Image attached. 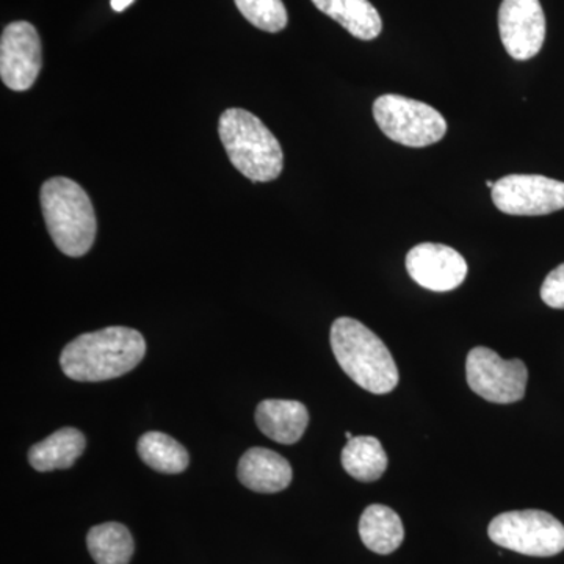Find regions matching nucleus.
<instances>
[{
	"mask_svg": "<svg viewBox=\"0 0 564 564\" xmlns=\"http://www.w3.org/2000/svg\"><path fill=\"white\" fill-rule=\"evenodd\" d=\"M359 534L364 545L378 555H389L403 543L402 519L386 505H370L359 521Z\"/></svg>",
	"mask_w": 564,
	"mask_h": 564,
	"instance_id": "nucleus-15",
	"label": "nucleus"
},
{
	"mask_svg": "<svg viewBox=\"0 0 564 564\" xmlns=\"http://www.w3.org/2000/svg\"><path fill=\"white\" fill-rule=\"evenodd\" d=\"M332 348L345 373L366 391L383 395L399 384V369L383 340L361 322L340 317L332 326Z\"/></svg>",
	"mask_w": 564,
	"mask_h": 564,
	"instance_id": "nucleus-2",
	"label": "nucleus"
},
{
	"mask_svg": "<svg viewBox=\"0 0 564 564\" xmlns=\"http://www.w3.org/2000/svg\"><path fill=\"white\" fill-rule=\"evenodd\" d=\"M373 117L381 132L403 147H432L447 133V121L440 111L400 95L380 96L373 104Z\"/></svg>",
	"mask_w": 564,
	"mask_h": 564,
	"instance_id": "nucleus-5",
	"label": "nucleus"
},
{
	"mask_svg": "<svg viewBox=\"0 0 564 564\" xmlns=\"http://www.w3.org/2000/svg\"><path fill=\"white\" fill-rule=\"evenodd\" d=\"M245 20L263 32L278 33L288 28V10L282 0H234Z\"/></svg>",
	"mask_w": 564,
	"mask_h": 564,
	"instance_id": "nucleus-20",
	"label": "nucleus"
},
{
	"mask_svg": "<svg viewBox=\"0 0 564 564\" xmlns=\"http://www.w3.org/2000/svg\"><path fill=\"white\" fill-rule=\"evenodd\" d=\"M40 202L55 247L69 258L87 254L98 232L88 193L69 177H52L41 187Z\"/></svg>",
	"mask_w": 564,
	"mask_h": 564,
	"instance_id": "nucleus-3",
	"label": "nucleus"
},
{
	"mask_svg": "<svg viewBox=\"0 0 564 564\" xmlns=\"http://www.w3.org/2000/svg\"><path fill=\"white\" fill-rule=\"evenodd\" d=\"M494 184H496V182H492V181H486V185H488L489 188H492L494 187Z\"/></svg>",
	"mask_w": 564,
	"mask_h": 564,
	"instance_id": "nucleus-23",
	"label": "nucleus"
},
{
	"mask_svg": "<svg viewBox=\"0 0 564 564\" xmlns=\"http://www.w3.org/2000/svg\"><path fill=\"white\" fill-rule=\"evenodd\" d=\"M133 2H135V0H111L110 6L115 11H124L129 6H132Z\"/></svg>",
	"mask_w": 564,
	"mask_h": 564,
	"instance_id": "nucleus-22",
	"label": "nucleus"
},
{
	"mask_svg": "<svg viewBox=\"0 0 564 564\" xmlns=\"http://www.w3.org/2000/svg\"><path fill=\"white\" fill-rule=\"evenodd\" d=\"M466 378L481 399L508 404L524 399L529 370L521 359L505 361L491 348L475 347L467 355Z\"/></svg>",
	"mask_w": 564,
	"mask_h": 564,
	"instance_id": "nucleus-7",
	"label": "nucleus"
},
{
	"mask_svg": "<svg viewBox=\"0 0 564 564\" xmlns=\"http://www.w3.org/2000/svg\"><path fill=\"white\" fill-rule=\"evenodd\" d=\"M256 423L274 443L291 445L302 440L310 413L296 400H263L256 410Z\"/></svg>",
	"mask_w": 564,
	"mask_h": 564,
	"instance_id": "nucleus-13",
	"label": "nucleus"
},
{
	"mask_svg": "<svg viewBox=\"0 0 564 564\" xmlns=\"http://www.w3.org/2000/svg\"><path fill=\"white\" fill-rule=\"evenodd\" d=\"M43 66L39 31L25 21L7 25L0 39V77L13 91L31 90Z\"/></svg>",
	"mask_w": 564,
	"mask_h": 564,
	"instance_id": "nucleus-9",
	"label": "nucleus"
},
{
	"mask_svg": "<svg viewBox=\"0 0 564 564\" xmlns=\"http://www.w3.org/2000/svg\"><path fill=\"white\" fill-rule=\"evenodd\" d=\"M137 451L141 462L161 474H181L187 469L188 454L184 445L169 434L150 432L140 437Z\"/></svg>",
	"mask_w": 564,
	"mask_h": 564,
	"instance_id": "nucleus-19",
	"label": "nucleus"
},
{
	"mask_svg": "<svg viewBox=\"0 0 564 564\" xmlns=\"http://www.w3.org/2000/svg\"><path fill=\"white\" fill-rule=\"evenodd\" d=\"M541 299L554 310H564V263L545 276L541 285Z\"/></svg>",
	"mask_w": 564,
	"mask_h": 564,
	"instance_id": "nucleus-21",
	"label": "nucleus"
},
{
	"mask_svg": "<svg viewBox=\"0 0 564 564\" xmlns=\"http://www.w3.org/2000/svg\"><path fill=\"white\" fill-rule=\"evenodd\" d=\"M494 544L529 556H554L564 551V525L540 510L508 511L488 527Z\"/></svg>",
	"mask_w": 564,
	"mask_h": 564,
	"instance_id": "nucleus-6",
	"label": "nucleus"
},
{
	"mask_svg": "<svg viewBox=\"0 0 564 564\" xmlns=\"http://www.w3.org/2000/svg\"><path fill=\"white\" fill-rule=\"evenodd\" d=\"M313 3L355 39L375 40L383 31L380 13L369 0H313Z\"/></svg>",
	"mask_w": 564,
	"mask_h": 564,
	"instance_id": "nucleus-14",
	"label": "nucleus"
},
{
	"mask_svg": "<svg viewBox=\"0 0 564 564\" xmlns=\"http://www.w3.org/2000/svg\"><path fill=\"white\" fill-rule=\"evenodd\" d=\"M499 31L505 51L525 62L540 54L545 40V17L540 0H503Z\"/></svg>",
	"mask_w": 564,
	"mask_h": 564,
	"instance_id": "nucleus-10",
	"label": "nucleus"
},
{
	"mask_svg": "<svg viewBox=\"0 0 564 564\" xmlns=\"http://www.w3.org/2000/svg\"><path fill=\"white\" fill-rule=\"evenodd\" d=\"M240 484L254 492L274 494L291 485L293 473L288 459L270 448L252 447L239 462Z\"/></svg>",
	"mask_w": 564,
	"mask_h": 564,
	"instance_id": "nucleus-12",
	"label": "nucleus"
},
{
	"mask_svg": "<svg viewBox=\"0 0 564 564\" xmlns=\"http://www.w3.org/2000/svg\"><path fill=\"white\" fill-rule=\"evenodd\" d=\"M343 466L355 480L372 484L388 469V455L377 437L356 436L344 447Z\"/></svg>",
	"mask_w": 564,
	"mask_h": 564,
	"instance_id": "nucleus-17",
	"label": "nucleus"
},
{
	"mask_svg": "<svg viewBox=\"0 0 564 564\" xmlns=\"http://www.w3.org/2000/svg\"><path fill=\"white\" fill-rule=\"evenodd\" d=\"M345 436H347L348 441H350V440H352V437H355V436H352V434L350 432L345 433Z\"/></svg>",
	"mask_w": 564,
	"mask_h": 564,
	"instance_id": "nucleus-24",
	"label": "nucleus"
},
{
	"mask_svg": "<svg viewBox=\"0 0 564 564\" xmlns=\"http://www.w3.org/2000/svg\"><path fill=\"white\" fill-rule=\"evenodd\" d=\"M406 270L423 289L451 292L466 280L467 262L447 245L421 243L408 252Z\"/></svg>",
	"mask_w": 564,
	"mask_h": 564,
	"instance_id": "nucleus-11",
	"label": "nucleus"
},
{
	"mask_svg": "<svg viewBox=\"0 0 564 564\" xmlns=\"http://www.w3.org/2000/svg\"><path fill=\"white\" fill-rule=\"evenodd\" d=\"M87 545L98 564H129L133 555L132 534L118 522L93 527L87 534Z\"/></svg>",
	"mask_w": 564,
	"mask_h": 564,
	"instance_id": "nucleus-18",
	"label": "nucleus"
},
{
	"mask_svg": "<svg viewBox=\"0 0 564 564\" xmlns=\"http://www.w3.org/2000/svg\"><path fill=\"white\" fill-rule=\"evenodd\" d=\"M85 451V436L79 430H58L46 440L33 445L29 452V462L39 473L68 469Z\"/></svg>",
	"mask_w": 564,
	"mask_h": 564,
	"instance_id": "nucleus-16",
	"label": "nucleus"
},
{
	"mask_svg": "<svg viewBox=\"0 0 564 564\" xmlns=\"http://www.w3.org/2000/svg\"><path fill=\"white\" fill-rule=\"evenodd\" d=\"M491 192L494 206L507 215L538 217L564 209V182L540 174H508Z\"/></svg>",
	"mask_w": 564,
	"mask_h": 564,
	"instance_id": "nucleus-8",
	"label": "nucleus"
},
{
	"mask_svg": "<svg viewBox=\"0 0 564 564\" xmlns=\"http://www.w3.org/2000/svg\"><path fill=\"white\" fill-rule=\"evenodd\" d=\"M147 355V343L137 329L110 326L82 334L63 348L61 366L70 380L98 383L131 372Z\"/></svg>",
	"mask_w": 564,
	"mask_h": 564,
	"instance_id": "nucleus-1",
	"label": "nucleus"
},
{
	"mask_svg": "<svg viewBox=\"0 0 564 564\" xmlns=\"http://www.w3.org/2000/svg\"><path fill=\"white\" fill-rule=\"evenodd\" d=\"M218 133L232 165L252 182H272L284 170L280 141L251 111H223Z\"/></svg>",
	"mask_w": 564,
	"mask_h": 564,
	"instance_id": "nucleus-4",
	"label": "nucleus"
}]
</instances>
